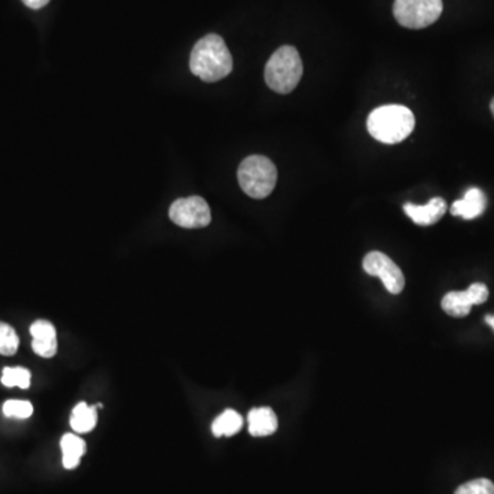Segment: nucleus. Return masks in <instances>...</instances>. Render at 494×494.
<instances>
[{"mask_svg": "<svg viewBox=\"0 0 494 494\" xmlns=\"http://www.w3.org/2000/svg\"><path fill=\"white\" fill-rule=\"evenodd\" d=\"M98 416H96L95 407H90L86 402H80L73 408L72 417H70V426L78 434L93 432L96 426Z\"/></svg>", "mask_w": 494, "mask_h": 494, "instance_id": "ddd939ff", "label": "nucleus"}, {"mask_svg": "<svg viewBox=\"0 0 494 494\" xmlns=\"http://www.w3.org/2000/svg\"><path fill=\"white\" fill-rule=\"evenodd\" d=\"M30 335L33 341H53L57 340V330L47 320H37L30 325Z\"/></svg>", "mask_w": 494, "mask_h": 494, "instance_id": "6ab92c4d", "label": "nucleus"}, {"mask_svg": "<svg viewBox=\"0 0 494 494\" xmlns=\"http://www.w3.org/2000/svg\"><path fill=\"white\" fill-rule=\"evenodd\" d=\"M2 383L6 387L19 386L20 389H28L30 386V373L22 366H14V368L7 366L4 369Z\"/></svg>", "mask_w": 494, "mask_h": 494, "instance_id": "dca6fc26", "label": "nucleus"}, {"mask_svg": "<svg viewBox=\"0 0 494 494\" xmlns=\"http://www.w3.org/2000/svg\"><path fill=\"white\" fill-rule=\"evenodd\" d=\"M304 73L301 57L297 48L284 45L275 51L266 66L267 84L277 94H290L301 81Z\"/></svg>", "mask_w": 494, "mask_h": 494, "instance_id": "7ed1b4c3", "label": "nucleus"}, {"mask_svg": "<svg viewBox=\"0 0 494 494\" xmlns=\"http://www.w3.org/2000/svg\"><path fill=\"white\" fill-rule=\"evenodd\" d=\"M489 290L486 284H473L465 292H450L442 300V309L452 317H465L471 307L488 301Z\"/></svg>", "mask_w": 494, "mask_h": 494, "instance_id": "6e6552de", "label": "nucleus"}, {"mask_svg": "<svg viewBox=\"0 0 494 494\" xmlns=\"http://www.w3.org/2000/svg\"><path fill=\"white\" fill-rule=\"evenodd\" d=\"M486 195L480 188L473 187L465 193L463 200L456 201L450 206V213L453 216L465 218V220H473V218H480L486 209Z\"/></svg>", "mask_w": 494, "mask_h": 494, "instance_id": "9d476101", "label": "nucleus"}, {"mask_svg": "<svg viewBox=\"0 0 494 494\" xmlns=\"http://www.w3.org/2000/svg\"><path fill=\"white\" fill-rule=\"evenodd\" d=\"M233 55L223 37L216 33L206 35L191 51L190 69L206 83H215L233 72Z\"/></svg>", "mask_w": 494, "mask_h": 494, "instance_id": "f257e3e1", "label": "nucleus"}, {"mask_svg": "<svg viewBox=\"0 0 494 494\" xmlns=\"http://www.w3.org/2000/svg\"><path fill=\"white\" fill-rule=\"evenodd\" d=\"M448 205L442 198L435 197L426 205L405 203L404 211L417 226H432L442 218Z\"/></svg>", "mask_w": 494, "mask_h": 494, "instance_id": "1a4fd4ad", "label": "nucleus"}, {"mask_svg": "<svg viewBox=\"0 0 494 494\" xmlns=\"http://www.w3.org/2000/svg\"><path fill=\"white\" fill-rule=\"evenodd\" d=\"M238 180L242 190L249 197L254 200H264L276 185V167L264 155H251L244 158L239 165Z\"/></svg>", "mask_w": 494, "mask_h": 494, "instance_id": "20e7f679", "label": "nucleus"}, {"mask_svg": "<svg viewBox=\"0 0 494 494\" xmlns=\"http://www.w3.org/2000/svg\"><path fill=\"white\" fill-rule=\"evenodd\" d=\"M366 128L382 144H399L414 131L415 116L401 104H387L369 114Z\"/></svg>", "mask_w": 494, "mask_h": 494, "instance_id": "f03ea898", "label": "nucleus"}, {"mask_svg": "<svg viewBox=\"0 0 494 494\" xmlns=\"http://www.w3.org/2000/svg\"><path fill=\"white\" fill-rule=\"evenodd\" d=\"M32 349L40 358H51L57 355L58 342L57 340L33 341Z\"/></svg>", "mask_w": 494, "mask_h": 494, "instance_id": "aec40b11", "label": "nucleus"}, {"mask_svg": "<svg viewBox=\"0 0 494 494\" xmlns=\"http://www.w3.org/2000/svg\"><path fill=\"white\" fill-rule=\"evenodd\" d=\"M19 335L7 323L0 322V355L14 356L19 350Z\"/></svg>", "mask_w": 494, "mask_h": 494, "instance_id": "2eb2a0df", "label": "nucleus"}, {"mask_svg": "<svg viewBox=\"0 0 494 494\" xmlns=\"http://www.w3.org/2000/svg\"><path fill=\"white\" fill-rule=\"evenodd\" d=\"M249 432L253 437H268L277 430V417L268 407L254 408L249 412Z\"/></svg>", "mask_w": 494, "mask_h": 494, "instance_id": "9b49d317", "label": "nucleus"}, {"mask_svg": "<svg viewBox=\"0 0 494 494\" xmlns=\"http://www.w3.org/2000/svg\"><path fill=\"white\" fill-rule=\"evenodd\" d=\"M363 268L371 276H378L387 292L399 294L404 290L405 277L396 262L381 251H371L363 261Z\"/></svg>", "mask_w": 494, "mask_h": 494, "instance_id": "0eeeda50", "label": "nucleus"}, {"mask_svg": "<svg viewBox=\"0 0 494 494\" xmlns=\"http://www.w3.org/2000/svg\"><path fill=\"white\" fill-rule=\"evenodd\" d=\"M62 463L66 470H73L80 465L81 457L86 453V442L75 434H65L61 440Z\"/></svg>", "mask_w": 494, "mask_h": 494, "instance_id": "f8f14e48", "label": "nucleus"}, {"mask_svg": "<svg viewBox=\"0 0 494 494\" xmlns=\"http://www.w3.org/2000/svg\"><path fill=\"white\" fill-rule=\"evenodd\" d=\"M442 10V0H396L393 7L399 24L409 29L430 27L440 19Z\"/></svg>", "mask_w": 494, "mask_h": 494, "instance_id": "39448f33", "label": "nucleus"}, {"mask_svg": "<svg viewBox=\"0 0 494 494\" xmlns=\"http://www.w3.org/2000/svg\"><path fill=\"white\" fill-rule=\"evenodd\" d=\"M243 426V419L238 412L234 409H226L220 416L216 417L211 424V432L215 437H233L236 432H241Z\"/></svg>", "mask_w": 494, "mask_h": 494, "instance_id": "4468645a", "label": "nucleus"}, {"mask_svg": "<svg viewBox=\"0 0 494 494\" xmlns=\"http://www.w3.org/2000/svg\"><path fill=\"white\" fill-rule=\"evenodd\" d=\"M485 322L488 323L489 325H490L491 328L494 330V315H488L485 317Z\"/></svg>", "mask_w": 494, "mask_h": 494, "instance_id": "4be33fe9", "label": "nucleus"}, {"mask_svg": "<svg viewBox=\"0 0 494 494\" xmlns=\"http://www.w3.org/2000/svg\"><path fill=\"white\" fill-rule=\"evenodd\" d=\"M4 414L7 417H17V419H28L32 416L33 407L29 401H22V399H10L4 402Z\"/></svg>", "mask_w": 494, "mask_h": 494, "instance_id": "f3484780", "label": "nucleus"}, {"mask_svg": "<svg viewBox=\"0 0 494 494\" xmlns=\"http://www.w3.org/2000/svg\"><path fill=\"white\" fill-rule=\"evenodd\" d=\"M455 494H494V483L485 478L470 481L465 485L458 486Z\"/></svg>", "mask_w": 494, "mask_h": 494, "instance_id": "a211bd4d", "label": "nucleus"}, {"mask_svg": "<svg viewBox=\"0 0 494 494\" xmlns=\"http://www.w3.org/2000/svg\"><path fill=\"white\" fill-rule=\"evenodd\" d=\"M490 111H491V114H493V117H494V98H493V101H491V103H490Z\"/></svg>", "mask_w": 494, "mask_h": 494, "instance_id": "5701e85b", "label": "nucleus"}, {"mask_svg": "<svg viewBox=\"0 0 494 494\" xmlns=\"http://www.w3.org/2000/svg\"><path fill=\"white\" fill-rule=\"evenodd\" d=\"M169 218L182 228H205L210 224V208L202 197L180 198L170 205Z\"/></svg>", "mask_w": 494, "mask_h": 494, "instance_id": "423d86ee", "label": "nucleus"}, {"mask_svg": "<svg viewBox=\"0 0 494 494\" xmlns=\"http://www.w3.org/2000/svg\"><path fill=\"white\" fill-rule=\"evenodd\" d=\"M22 2H24L25 6L29 7V9L39 10L45 7L50 0H22Z\"/></svg>", "mask_w": 494, "mask_h": 494, "instance_id": "412c9836", "label": "nucleus"}]
</instances>
